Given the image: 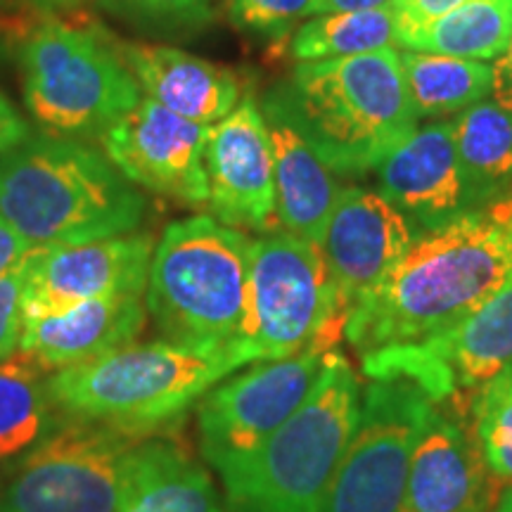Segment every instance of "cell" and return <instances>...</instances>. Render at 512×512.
I'll return each mask as SVG.
<instances>
[{
	"instance_id": "21",
	"label": "cell",
	"mask_w": 512,
	"mask_h": 512,
	"mask_svg": "<svg viewBox=\"0 0 512 512\" xmlns=\"http://www.w3.org/2000/svg\"><path fill=\"white\" fill-rule=\"evenodd\" d=\"M261 112L273 147L275 219L287 233L320 247L342 195L337 174L268 95L261 100Z\"/></svg>"
},
{
	"instance_id": "38",
	"label": "cell",
	"mask_w": 512,
	"mask_h": 512,
	"mask_svg": "<svg viewBox=\"0 0 512 512\" xmlns=\"http://www.w3.org/2000/svg\"><path fill=\"white\" fill-rule=\"evenodd\" d=\"M494 512H512V484L503 491L501 496H498Z\"/></svg>"
},
{
	"instance_id": "2",
	"label": "cell",
	"mask_w": 512,
	"mask_h": 512,
	"mask_svg": "<svg viewBox=\"0 0 512 512\" xmlns=\"http://www.w3.org/2000/svg\"><path fill=\"white\" fill-rule=\"evenodd\" d=\"M145 214L143 192L86 140L31 133L0 155V219L31 249L136 233Z\"/></svg>"
},
{
	"instance_id": "9",
	"label": "cell",
	"mask_w": 512,
	"mask_h": 512,
	"mask_svg": "<svg viewBox=\"0 0 512 512\" xmlns=\"http://www.w3.org/2000/svg\"><path fill=\"white\" fill-rule=\"evenodd\" d=\"M152 434L67 420L0 472V512H119Z\"/></svg>"
},
{
	"instance_id": "6",
	"label": "cell",
	"mask_w": 512,
	"mask_h": 512,
	"mask_svg": "<svg viewBox=\"0 0 512 512\" xmlns=\"http://www.w3.org/2000/svg\"><path fill=\"white\" fill-rule=\"evenodd\" d=\"M361 411V382L330 351L316 387L254 456L221 477L230 512H318Z\"/></svg>"
},
{
	"instance_id": "31",
	"label": "cell",
	"mask_w": 512,
	"mask_h": 512,
	"mask_svg": "<svg viewBox=\"0 0 512 512\" xmlns=\"http://www.w3.org/2000/svg\"><path fill=\"white\" fill-rule=\"evenodd\" d=\"M114 8L162 27H200L216 15L221 0H112Z\"/></svg>"
},
{
	"instance_id": "15",
	"label": "cell",
	"mask_w": 512,
	"mask_h": 512,
	"mask_svg": "<svg viewBox=\"0 0 512 512\" xmlns=\"http://www.w3.org/2000/svg\"><path fill=\"white\" fill-rule=\"evenodd\" d=\"M155 238L126 233L83 245L31 249L24 323L110 294H145Z\"/></svg>"
},
{
	"instance_id": "32",
	"label": "cell",
	"mask_w": 512,
	"mask_h": 512,
	"mask_svg": "<svg viewBox=\"0 0 512 512\" xmlns=\"http://www.w3.org/2000/svg\"><path fill=\"white\" fill-rule=\"evenodd\" d=\"M463 3H467V0H394L392 10L401 34V31L432 22V19L446 15V12H451Z\"/></svg>"
},
{
	"instance_id": "35",
	"label": "cell",
	"mask_w": 512,
	"mask_h": 512,
	"mask_svg": "<svg viewBox=\"0 0 512 512\" xmlns=\"http://www.w3.org/2000/svg\"><path fill=\"white\" fill-rule=\"evenodd\" d=\"M31 252V247L0 219V275L17 266Z\"/></svg>"
},
{
	"instance_id": "14",
	"label": "cell",
	"mask_w": 512,
	"mask_h": 512,
	"mask_svg": "<svg viewBox=\"0 0 512 512\" xmlns=\"http://www.w3.org/2000/svg\"><path fill=\"white\" fill-rule=\"evenodd\" d=\"M207 133L209 126L140 98L138 105L100 138V145L107 159L136 188L183 204H207Z\"/></svg>"
},
{
	"instance_id": "24",
	"label": "cell",
	"mask_w": 512,
	"mask_h": 512,
	"mask_svg": "<svg viewBox=\"0 0 512 512\" xmlns=\"http://www.w3.org/2000/svg\"><path fill=\"white\" fill-rule=\"evenodd\" d=\"M48 377L27 354L0 363V470L27 456L64 422Z\"/></svg>"
},
{
	"instance_id": "36",
	"label": "cell",
	"mask_w": 512,
	"mask_h": 512,
	"mask_svg": "<svg viewBox=\"0 0 512 512\" xmlns=\"http://www.w3.org/2000/svg\"><path fill=\"white\" fill-rule=\"evenodd\" d=\"M394 0H316V15H328V12H361L392 8Z\"/></svg>"
},
{
	"instance_id": "27",
	"label": "cell",
	"mask_w": 512,
	"mask_h": 512,
	"mask_svg": "<svg viewBox=\"0 0 512 512\" xmlns=\"http://www.w3.org/2000/svg\"><path fill=\"white\" fill-rule=\"evenodd\" d=\"M396 46H399V24L392 8L328 12L294 29L290 57L297 62H320L380 53Z\"/></svg>"
},
{
	"instance_id": "20",
	"label": "cell",
	"mask_w": 512,
	"mask_h": 512,
	"mask_svg": "<svg viewBox=\"0 0 512 512\" xmlns=\"http://www.w3.org/2000/svg\"><path fill=\"white\" fill-rule=\"evenodd\" d=\"M119 53L143 98L200 126L228 117L242 98L240 79L230 69L181 48L121 43Z\"/></svg>"
},
{
	"instance_id": "30",
	"label": "cell",
	"mask_w": 512,
	"mask_h": 512,
	"mask_svg": "<svg viewBox=\"0 0 512 512\" xmlns=\"http://www.w3.org/2000/svg\"><path fill=\"white\" fill-rule=\"evenodd\" d=\"M29 254L0 275V363L19 354L24 332V290H27Z\"/></svg>"
},
{
	"instance_id": "37",
	"label": "cell",
	"mask_w": 512,
	"mask_h": 512,
	"mask_svg": "<svg viewBox=\"0 0 512 512\" xmlns=\"http://www.w3.org/2000/svg\"><path fill=\"white\" fill-rule=\"evenodd\" d=\"M41 10H67L76 8V5L86 3V0H34Z\"/></svg>"
},
{
	"instance_id": "3",
	"label": "cell",
	"mask_w": 512,
	"mask_h": 512,
	"mask_svg": "<svg viewBox=\"0 0 512 512\" xmlns=\"http://www.w3.org/2000/svg\"><path fill=\"white\" fill-rule=\"evenodd\" d=\"M337 176L358 178L418 128L399 50L297 62L266 91Z\"/></svg>"
},
{
	"instance_id": "33",
	"label": "cell",
	"mask_w": 512,
	"mask_h": 512,
	"mask_svg": "<svg viewBox=\"0 0 512 512\" xmlns=\"http://www.w3.org/2000/svg\"><path fill=\"white\" fill-rule=\"evenodd\" d=\"M31 136L27 119L17 112V107L0 91V155L22 145Z\"/></svg>"
},
{
	"instance_id": "16",
	"label": "cell",
	"mask_w": 512,
	"mask_h": 512,
	"mask_svg": "<svg viewBox=\"0 0 512 512\" xmlns=\"http://www.w3.org/2000/svg\"><path fill=\"white\" fill-rule=\"evenodd\" d=\"M211 216L238 230H268L275 221L273 147L252 93L209 126L204 147Z\"/></svg>"
},
{
	"instance_id": "22",
	"label": "cell",
	"mask_w": 512,
	"mask_h": 512,
	"mask_svg": "<svg viewBox=\"0 0 512 512\" xmlns=\"http://www.w3.org/2000/svg\"><path fill=\"white\" fill-rule=\"evenodd\" d=\"M119 512H223V503L200 460L181 441L159 432L140 446Z\"/></svg>"
},
{
	"instance_id": "7",
	"label": "cell",
	"mask_w": 512,
	"mask_h": 512,
	"mask_svg": "<svg viewBox=\"0 0 512 512\" xmlns=\"http://www.w3.org/2000/svg\"><path fill=\"white\" fill-rule=\"evenodd\" d=\"M19 62L24 105L50 136L100 140L143 98L110 38L57 19L31 31Z\"/></svg>"
},
{
	"instance_id": "5",
	"label": "cell",
	"mask_w": 512,
	"mask_h": 512,
	"mask_svg": "<svg viewBox=\"0 0 512 512\" xmlns=\"http://www.w3.org/2000/svg\"><path fill=\"white\" fill-rule=\"evenodd\" d=\"M252 238L197 214L164 228L155 242L145 309L164 342L226 349L245 318Z\"/></svg>"
},
{
	"instance_id": "23",
	"label": "cell",
	"mask_w": 512,
	"mask_h": 512,
	"mask_svg": "<svg viewBox=\"0 0 512 512\" xmlns=\"http://www.w3.org/2000/svg\"><path fill=\"white\" fill-rule=\"evenodd\" d=\"M453 138L470 209L512 200V110L482 100L453 119Z\"/></svg>"
},
{
	"instance_id": "26",
	"label": "cell",
	"mask_w": 512,
	"mask_h": 512,
	"mask_svg": "<svg viewBox=\"0 0 512 512\" xmlns=\"http://www.w3.org/2000/svg\"><path fill=\"white\" fill-rule=\"evenodd\" d=\"M399 62L408 100L418 121L465 112L491 93L494 67L486 62L418 50H403Z\"/></svg>"
},
{
	"instance_id": "28",
	"label": "cell",
	"mask_w": 512,
	"mask_h": 512,
	"mask_svg": "<svg viewBox=\"0 0 512 512\" xmlns=\"http://www.w3.org/2000/svg\"><path fill=\"white\" fill-rule=\"evenodd\" d=\"M475 437L491 477L512 484V366L472 401Z\"/></svg>"
},
{
	"instance_id": "4",
	"label": "cell",
	"mask_w": 512,
	"mask_h": 512,
	"mask_svg": "<svg viewBox=\"0 0 512 512\" xmlns=\"http://www.w3.org/2000/svg\"><path fill=\"white\" fill-rule=\"evenodd\" d=\"M240 368L228 347L197 351L157 339L60 370L48 377V384L57 411L67 420L159 434Z\"/></svg>"
},
{
	"instance_id": "10",
	"label": "cell",
	"mask_w": 512,
	"mask_h": 512,
	"mask_svg": "<svg viewBox=\"0 0 512 512\" xmlns=\"http://www.w3.org/2000/svg\"><path fill=\"white\" fill-rule=\"evenodd\" d=\"M432 403L408 377H370L356 430L318 512H401Z\"/></svg>"
},
{
	"instance_id": "11",
	"label": "cell",
	"mask_w": 512,
	"mask_h": 512,
	"mask_svg": "<svg viewBox=\"0 0 512 512\" xmlns=\"http://www.w3.org/2000/svg\"><path fill=\"white\" fill-rule=\"evenodd\" d=\"M330 347H309L275 361H256L228 375L197 403V444L204 463L226 477L254 456L316 387Z\"/></svg>"
},
{
	"instance_id": "19",
	"label": "cell",
	"mask_w": 512,
	"mask_h": 512,
	"mask_svg": "<svg viewBox=\"0 0 512 512\" xmlns=\"http://www.w3.org/2000/svg\"><path fill=\"white\" fill-rule=\"evenodd\" d=\"M145 294H110L24 323L19 354L46 373L83 366L138 342L147 325Z\"/></svg>"
},
{
	"instance_id": "29",
	"label": "cell",
	"mask_w": 512,
	"mask_h": 512,
	"mask_svg": "<svg viewBox=\"0 0 512 512\" xmlns=\"http://www.w3.org/2000/svg\"><path fill=\"white\" fill-rule=\"evenodd\" d=\"M304 17H316V0H230V19L256 36L285 38Z\"/></svg>"
},
{
	"instance_id": "13",
	"label": "cell",
	"mask_w": 512,
	"mask_h": 512,
	"mask_svg": "<svg viewBox=\"0 0 512 512\" xmlns=\"http://www.w3.org/2000/svg\"><path fill=\"white\" fill-rule=\"evenodd\" d=\"M415 238L418 235L406 216L380 192L368 188L342 190L320 242V252L335 292L337 316L344 325L358 306L380 290Z\"/></svg>"
},
{
	"instance_id": "25",
	"label": "cell",
	"mask_w": 512,
	"mask_h": 512,
	"mask_svg": "<svg viewBox=\"0 0 512 512\" xmlns=\"http://www.w3.org/2000/svg\"><path fill=\"white\" fill-rule=\"evenodd\" d=\"M512 41V0H467L422 27L401 31L399 46L418 53L498 60Z\"/></svg>"
},
{
	"instance_id": "34",
	"label": "cell",
	"mask_w": 512,
	"mask_h": 512,
	"mask_svg": "<svg viewBox=\"0 0 512 512\" xmlns=\"http://www.w3.org/2000/svg\"><path fill=\"white\" fill-rule=\"evenodd\" d=\"M491 93L498 105L512 110V41L505 53L494 62V81H491Z\"/></svg>"
},
{
	"instance_id": "17",
	"label": "cell",
	"mask_w": 512,
	"mask_h": 512,
	"mask_svg": "<svg viewBox=\"0 0 512 512\" xmlns=\"http://www.w3.org/2000/svg\"><path fill=\"white\" fill-rule=\"evenodd\" d=\"M380 195L406 216L415 235L467 214L470 200L453 138V121L415 128L375 166Z\"/></svg>"
},
{
	"instance_id": "18",
	"label": "cell",
	"mask_w": 512,
	"mask_h": 512,
	"mask_svg": "<svg viewBox=\"0 0 512 512\" xmlns=\"http://www.w3.org/2000/svg\"><path fill=\"white\" fill-rule=\"evenodd\" d=\"M491 472L456 408L432 403L408 472L401 512H486Z\"/></svg>"
},
{
	"instance_id": "12",
	"label": "cell",
	"mask_w": 512,
	"mask_h": 512,
	"mask_svg": "<svg viewBox=\"0 0 512 512\" xmlns=\"http://www.w3.org/2000/svg\"><path fill=\"white\" fill-rule=\"evenodd\" d=\"M370 377H408L437 403L458 408L512 366V278L494 297L425 342L375 351L361 358Z\"/></svg>"
},
{
	"instance_id": "8",
	"label": "cell",
	"mask_w": 512,
	"mask_h": 512,
	"mask_svg": "<svg viewBox=\"0 0 512 512\" xmlns=\"http://www.w3.org/2000/svg\"><path fill=\"white\" fill-rule=\"evenodd\" d=\"M344 337L328 266L318 245L287 230L252 240L245 318L228 351L242 368L275 361Z\"/></svg>"
},
{
	"instance_id": "1",
	"label": "cell",
	"mask_w": 512,
	"mask_h": 512,
	"mask_svg": "<svg viewBox=\"0 0 512 512\" xmlns=\"http://www.w3.org/2000/svg\"><path fill=\"white\" fill-rule=\"evenodd\" d=\"M512 278V200L422 233L344 325L358 358L451 330Z\"/></svg>"
}]
</instances>
